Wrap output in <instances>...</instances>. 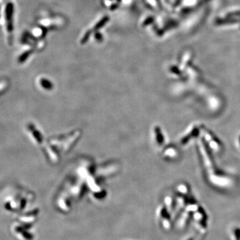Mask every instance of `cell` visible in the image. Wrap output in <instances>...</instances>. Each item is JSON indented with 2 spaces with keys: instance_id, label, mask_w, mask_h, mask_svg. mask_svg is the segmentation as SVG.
<instances>
[{
  "instance_id": "cell-1",
  "label": "cell",
  "mask_w": 240,
  "mask_h": 240,
  "mask_svg": "<svg viewBox=\"0 0 240 240\" xmlns=\"http://www.w3.org/2000/svg\"><path fill=\"white\" fill-rule=\"evenodd\" d=\"M234 233L235 234V237L237 240H239L240 239V229H236L235 231H234Z\"/></svg>"
},
{
  "instance_id": "cell-2",
  "label": "cell",
  "mask_w": 240,
  "mask_h": 240,
  "mask_svg": "<svg viewBox=\"0 0 240 240\" xmlns=\"http://www.w3.org/2000/svg\"><path fill=\"white\" fill-rule=\"evenodd\" d=\"M190 240H192V239H190Z\"/></svg>"
}]
</instances>
